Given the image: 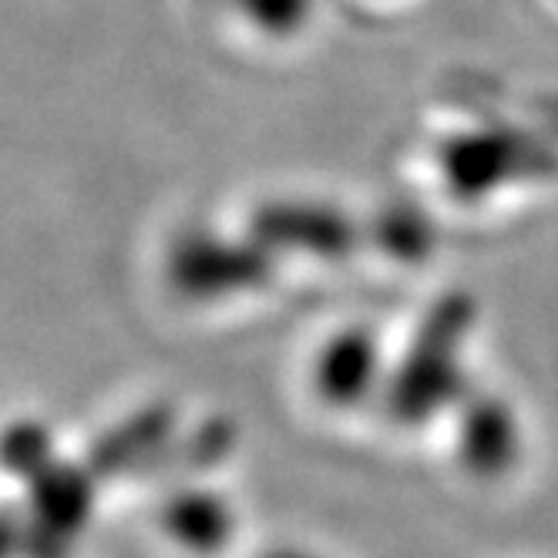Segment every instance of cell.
<instances>
[{
  "label": "cell",
  "instance_id": "2",
  "mask_svg": "<svg viewBox=\"0 0 558 558\" xmlns=\"http://www.w3.org/2000/svg\"><path fill=\"white\" fill-rule=\"evenodd\" d=\"M169 529L182 545H189L195 551H216L226 545V538L232 532V518L222 501L192 495V498H182L169 511Z\"/></svg>",
  "mask_w": 558,
  "mask_h": 558
},
{
  "label": "cell",
  "instance_id": "3",
  "mask_svg": "<svg viewBox=\"0 0 558 558\" xmlns=\"http://www.w3.org/2000/svg\"><path fill=\"white\" fill-rule=\"evenodd\" d=\"M14 551H17V529L8 522H0V558H14Z\"/></svg>",
  "mask_w": 558,
  "mask_h": 558
},
{
  "label": "cell",
  "instance_id": "1",
  "mask_svg": "<svg viewBox=\"0 0 558 558\" xmlns=\"http://www.w3.org/2000/svg\"><path fill=\"white\" fill-rule=\"evenodd\" d=\"M374 374V347L367 337H343L327 347L320 361V390L333 401H361Z\"/></svg>",
  "mask_w": 558,
  "mask_h": 558
},
{
  "label": "cell",
  "instance_id": "4",
  "mask_svg": "<svg viewBox=\"0 0 558 558\" xmlns=\"http://www.w3.org/2000/svg\"><path fill=\"white\" fill-rule=\"evenodd\" d=\"M266 558H316V555H306V551H293V548H279V551H269Z\"/></svg>",
  "mask_w": 558,
  "mask_h": 558
}]
</instances>
